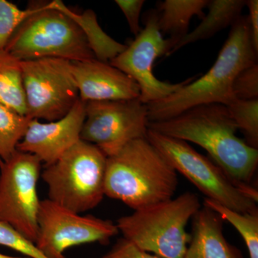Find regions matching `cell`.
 Returning a JSON list of instances; mask_svg holds the SVG:
<instances>
[{"mask_svg":"<svg viewBox=\"0 0 258 258\" xmlns=\"http://www.w3.org/2000/svg\"><path fill=\"white\" fill-rule=\"evenodd\" d=\"M148 127L198 144L247 197L253 189L250 182L257 170V149L237 137L238 129L225 105L193 107L170 119L149 122Z\"/></svg>","mask_w":258,"mask_h":258,"instance_id":"6da1fadb","label":"cell"},{"mask_svg":"<svg viewBox=\"0 0 258 258\" xmlns=\"http://www.w3.org/2000/svg\"><path fill=\"white\" fill-rule=\"evenodd\" d=\"M247 17L240 16L233 24L217 60L202 77L159 101L149 103V122L170 119L200 105L222 104L235 101L232 86L242 70L257 62Z\"/></svg>","mask_w":258,"mask_h":258,"instance_id":"7a4b0ae2","label":"cell"},{"mask_svg":"<svg viewBox=\"0 0 258 258\" xmlns=\"http://www.w3.org/2000/svg\"><path fill=\"white\" fill-rule=\"evenodd\" d=\"M177 185V172L147 137L107 157L105 196L134 210L170 200Z\"/></svg>","mask_w":258,"mask_h":258,"instance_id":"3957f363","label":"cell"},{"mask_svg":"<svg viewBox=\"0 0 258 258\" xmlns=\"http://www.w3.org/2000/svg\"><path fill=\"white\" fill-rule=\"evenodd\" d=\"M201 208L198 195L187 191L134 210L120 217L116 226L123 238L145 252L160 258H184L191 240L186 225Z\"/></svg>","mask_w":258,"mask_h":258,"instance_id":"277c9868","label":"cell"},{"mask_svg":"<svg viewBox=\"0 0 258 258\" xmlns=\"http://www.w3.org/2000/svg\"><path fill=\"white\" fill-rule=\"evenodd\" d=\"M32 12L11 37L5 51L20 61L64 59L83 62L96 59L87 39L71 17L50 2L31 4Z\"/></svg>","mask_w":258,"mask_h":258,"instance_id":"5b68a950","label":"cell"},{"mask_svg":"<svg viewBox=\"0 0 258 258\" xmlns=\"http://www.w3.org/2000/svg\"><path fill=\"white\" fill-rule=\"evenodd\" d=\"M107 157L96 146L79 140L41 176L48 200L81 214L96 208L105 196Z\"/></svg>","mask_w":258,"mask_h":258,"instance_id":"8992f818","label":"cell"},{"mask_svg":"<svg viewBox=\"0 0 258 258\" xmlns=\"http://www.w3.org/2000/svg\"><path fill=\"white\" fill-rule=\"evenodd\" d=\"M147 138L176 172L189 180L207 198L234 211L258 212L257 203L249 198L213 161L197 152L187 142L149 128Z\"/></svg>","mask_w":258,"mask_h":258,"instance_id":"52a82bcc","label":"cell"},{"mask_svg":"<svg viewBox=\"0 0 258 258\" xmlns=\"http://www.w3.org/2000/svg\"><path fill=\"white\" fill-rule=\"evenodd\" d=\"M26 116L47 122L61 119L79 99L71 61L34 59L21 61Z\"/></svg>","mask_w":258,"mask_h":258,"instance_id":"ba28073f","label":"cell"},{"mask_svg":"<svg viewBox=\"0 0 258 258\" xmlns=\"http://www.w3.org/2000/svg\"><path fill=\"white\" fill-rule=\"evenodd\" d=\"M42 162L17 149L0 165V222L13 227L35 243L40 200L37 183Z\"/></svg>","mask_w":258,"mask_h":258,"instance_id":"9c48e42d","label":"cell"},{"mask_svg":"<svg viewBox=\"0 0 258 258\" xmlns=\"http://www.w3.org/2000/svg\"><path fill=\"white\" fill-rule=\"evenodd\" d=\"M144 24V28L135 40L109 63L137 83L140 90L139 99L147 105L176 92L195 79L171 83L161 81L154 76L153 69L156 60L161 56L169 55L179 39L164 38L158 23L157 10L148 13Z\"/></svg>","mask_w":258,"mask_h":258,"instance_id":"30bf717a","label":"cell"},{"mask_svg":"<svg viewBox=\"0 0 258 258\" xmlns=\"http://www.w3.org/2000/svg\"><path fill=\"white\" fill-rule=\"evenodd\" d=\"M35 244L47 258H66L68 249L81 244L106 243L119 233L116 224L62 208L48 199L40 203Z\"/></svg>","mask_w":258,"mask_h":258,"instance_id":"8fae6325","label":"cell"},{"mask_svg":"<svg viewBox=\"0 0 258 258\" xmlns=\"http://www.w3.org/2000/svg\"><path fill=\"white\" fill-rule=\"evenodd\" d=\"M147 105L139 98L86 102L81 139L96 146L107 157L135 139L147 136Z\"/></svg>","mask_w":258,"mask_h":258,"instance_id":"7c38bea8","label":"cell"},{"mask_svg":"<svg viewBox=\"0 0 258 258\" xmlns=\"http://www.w3.org/2000/svg\"><path fill=\"white\" fill-rule=\"evenodd\" d=\"M86 118V102L79 99L66 116L41 123L31 119L17 149L36 156L45 166L54 164L70 148L81 140Z\"/></svg>","mask_w":258,"mask_h":258,"instance_id":"4fadbf2b","label":"cell"},{"mask_svg":"<svg viewBox=\"0 0 258 258\" xmlns=\"http://www.w3.org/2000/svg\"><path fill=\"white\" fill-rule=\"evenodd\" d=\"M71 64L83 101L132 100L140 96L137 83L109 62L93 59Z\"/></svg>","mask_w":258,"mask_h":258,"instance_id":"5bb4252c","label":"cell"},{"mask_svg":"<svg viewBox=\"0 0 258 258\" xmlns=\"http://www.w3.org/2000/svg\"><path fill=\"white\" fill-rule=\"evenodd\" d=\"M191 240L184 258H243L240 249L224 235V220L204 206L192 218Z\"/></svg>","mask_w":258,"mask_h":258,"instance_id":"9a60e30c","label":"cell"},{"mask_svg":"<svg viewBox=\"0 0 258 258\" xmlns=\"http://www.w3.org/2000/svg\"><path fill=\"white\" fill-rule=\"evenodd\" d=\"M243 0H212L209 1L208 13L205 15L201 23L186 35L181 37L175 44L169 55L183 47L211 38L217 32L227 27L232 26L240 18L241 13L245 7Z\"/></svg>","mask_w":258,"mask_h":258,"instance_id":"2e32d148","label":"cell"},{"mask_svg":"<svg viewBox=\"0 0 258 258\" xmlns=\"http://www.w3.org/2000/svg\"><path fill=\"white\" fill-rule=\"evenodd\" d=\"M50 3L53 8L63 12L79 25L97 60L109 62L126 48L127 45L115 41L103 31L98 23L96 13L93 10H88L83 14H76L60 0Z\"/></svg>","mask_w":258,"mask_h":258,"instance_id":"e0dca14e","label":"cell"},{"mask_svg":"<svg viewBox=\"0 0 258 258\" xmlns=\"http://www.w3.org/2000/svg\"><path fill=\"white\" fill-rule=\"evenodd\" d=\"M208 3V0H166L159 3L158 23L161 33L179 40L188 33L194 17L203 18Z\"/></svg>","mask_w":258,"mask_h":258,"instance_id":"ac0fdd59","label":"cell"},{"mask_svg":"<svg viewBox=\"0 0 258 258\" xmlns=\"http://www.w3.org/2000/svg\"><path fill=\"white\" fill-rule=\"evenodd\" d=\"M0 103L26 116L21 61L7 51H0Z\"/></svg>","mask_w":258,"mask_h":258,"instance_id":"d6986e66","label":"cell"},{"mask_svg":"<svg viewBox=\"0 0 258 258\" xmlns=\"http://www.w3.org/2000/svg\"><path fill=\"white\" fill-rule=\"evenodd\" d=\"M204 206L218 214L238 231L248 249L249 258H258V212L242 213L205 198Z\"/></svg>","mask_w":258,"mask_h":258,"instance_id":"ffe728a7","label":"cell"},{"mask_svg":"<svg viewBox=\"0 0 258 258\" xmlns=\"http://www.w3.org/2000/svg\"><path fill=\"white\" fill-rule=\"evenodd\" d=\"M30 120L0 103V165L17 150Z\"/></svg>","mask_w":258,"mask_h":258,"instance_id":"44dd1931","label":"cell"},{"mask_svg":"<svg viewBox=\"0 0 258 258\" xmlns=\"http://www.w3.org/2000/svg\"><path fill=\"white\" fill-rule=\"evenodd\" d=\"M236 126L250 147H258V99L235 100L227 106Z\"/></svg>","mask_w":258,"mask_h":258,"instance_id":"7402d4cb","label":"cell"},{"mask_svg":"<svg viewBox=\"0 0 258 258\" xmlns=\"http://www.w3.org/2000/svg\"><path fill=\"white\" fill-rule=\"evenodd\" d=\"M31 7L21 10L5 0H0V51L5 50L13 33L29 15Z\"/></svg>","mask_w":258,"mask_h":258,"instance_id":"603a6c76","label":"cell"},{"mask_svg":"<svg viewBox=\"0 0 258 258\" xmlns=\"http://www.w3.org/2000/svg\"><path fill=\"white\" fill-rule=\"evenodd\" d=\"M0 245L5 246L30 258H47L35 243L11 226L0 222Z\"/></svg>","mask_w":258,"mask_h":258,"instance_id":"cb8c5ba5","label":"cell"},{"mask_svg":"<svg viewBox=\"0 0 258 258\" xmlns=\"http://www.w3.org/2000/svg\"><path fill=\"white\" fill-rule=\"evenodd\" d=\"M232 91L237 100L258 99L257 62L242 70L237 75L234 80Z\"/></svg>","mask_w":258,"mask_h":258,"instance_id":"d4e9b609","label":"cell"},{"mask_svg":"<svg viewBox=\"0 0 258 258\" xmlns=\"http://www.w3.org/2000/svg\"><path fill=\"white\" fill-rule=\"evenodd\" d=\"M115 4L119 7L124 15L131 32L135 36L141 32L140 17L145 1L144 0H116Z\"/></svg>","mask_w":258,"mask_h":258,"instance_id":"484cf974","label":"cell"},{"mask_svg":"<svg viewBox=\"0 0 258 258\" xmlns=\"http://www.w3.org/2000/svg\"><path fill=\"white\" fill-rule=\"evenodd\" d=\"M101 258H160L145 252L130 241L121 238Z\"/></svg>","mask_w":258,"mask_h":258,"instance_id":"4316f807","label":"cell"},{"mask_svg":"<svg viewBox=\"0 0 258 258\" xmlns=\"http://www.w3.org/2000/svg\"><path fill=\"white\" fill-rule=\"evenodd\" d=\"M245 6L249 10L248 23L250 28L251 36L254 50L258 53V1L248 0L246 1Z\"/></svg>","mask_w":258,"mask_h":258,"instance_id":"83f0119b","label":"cell"},{"mask_svg":"<svg viewBox=\"0 0 258 258\" xmlns=\"http://www.w3.org/2000/svg\"><path fill=\"white\" fill-rule=\"evenodd\" d=\"M0 258H30L28 257H13V256L6 255V254H3L0 253Z\"/></svg>","mask_w":258,"mask_h":258,"instance_id":"f1b7e54d","label":"cell"}]
</instances>
